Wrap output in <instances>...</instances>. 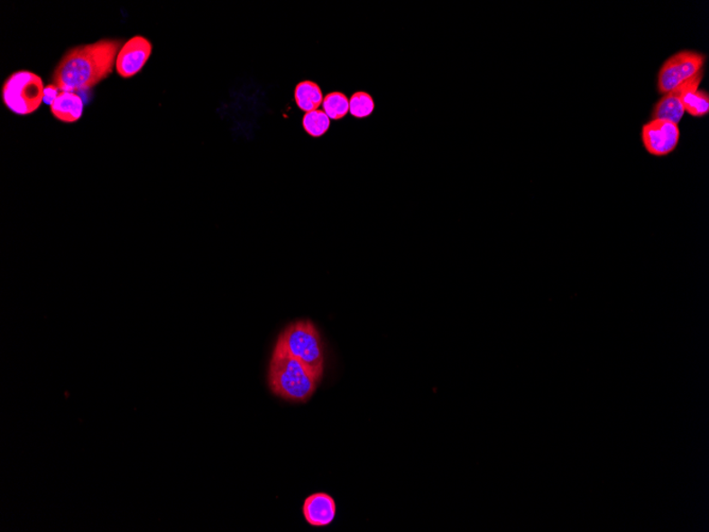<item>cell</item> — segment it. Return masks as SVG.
Instances as JSON below:
<instances>
[{"instance_id": "cell-1", "label": "cell", "mask_w": 709, "mask_h": 532, "mask_svg": "<svg viewBox=\"0 0 709 532\" xmlns=\"http://www.w3.org/2000/svg\"><path fill=\"white\" fill-rule=\"evenodd\" d=\"M122 47L120 40L105 39L71 48L53 71V84L65 92L93 89L112 74Z\"/></svg>"}, {"instance_id": "cell-2", "label": "cell", "mask_w": 709, "mask_h": 532, "mask_svg": "<svg viewBox=\"0 0 709 532\" xmlns=\"http://www.w3.org/2000/svg\"><path fill=\"white\" fill-rule=\"evenodd\" d=\"M320 383L302 362L275 344L268 372L269 388L274 396L290 403H306Z\"/></svg>"}, {"instance_id": "cell-3", "label": "cell", "mask_w": 709, "mask_h": 532, "mask_svg": "<svg viewBox=\"0 0 709 532\" xmlns=\"http://www.w3.org/2000/svg\"><path fill=\"white\" fill-rule=\"evenodd\" d=\"M281 348L299 359L322 382L326 350L320 331L310 320H299L281 331L278 341Z\"/></svg>"}, {"instance_id": "cell-4", "label": "cell", "mask_w": 709, "mask_h": 532, "mask_svg": "<svg viewBox=\"0 0 709 532\" xmlns=\"http://www.w3.org/2000/svg\"><path fill=\"white\" fill-rule=\"evenodd\" d=\"M44 83L32 71L14 72L5 81L2 97L5 107L16 115H30L38 110L44 100Z\"/></svg>"}, {"instance_id": "cell-5", "label": "cell", "mask_w": 709, "mask_h": 532, "mask_svg": "<svg viewBox=\"0 0 709 532\" xmlns=\"http://www.w3.org/2000/svg\"><path fill=\"white\" fill-rule=\"evenodd\" d=\"M705 57L695 51H684L673 54L659 70L658 92L667 94L683 86L704 68Z\"/></svg>"}, {"instance_id": "cell-6", "label": "cell", "mask_w": 709, "mask_h": 532, "mask_svg": "<svg viewBox=\"0 0 709 532\" xmlns=\"http://www.w3.org/2000/svg\"><path fill=\"white\" fill-rule=\"evenodd\" d=\"M678 125L666 120L652 119L642 126L641 140L649 154L662 157L669 155L680 143Z\"/></svg>"}, {"instance_id": "cell-7", "label": "cell", "mask_w": 709, "mask_h": 532, "mask_svg": "<svg viewBox=\"0 0 709 532\" xmlns=\"http://www.w3.org/2000/svg\"><path fill=\"white\" fill-rule=\"evenodd\" d=\"M152 53V44L143 36L136 35L124 44L118 52L116 70L119 76L129 79L138 74Z\"/></svg>"}, {"instance_id": "cell-8", "label": "cell", "mask_w": 709, "mask_h": 532, "mask_svg": "<svg viewBox=\"0 0 709 532\" xmlns=\"http://www.w3.org/2000/svg\"><path fill=\"white\" fill-rule=\"evenodd\" d=\"M703 70L698 75L690 79L689 81L684 83L683 86L678 87L671 92L667 93L657 105H655L652 117L653 119L666 120L678 125L684 117L683 98L691 89H698L703 79Z\"/></svg>"}, {"instance_id": "cell-9", "label": "cell", "mask_w": 709, "mask_h": 532, "mask_svg": "<svg viewBox=\"0 0 709 532\" xmlns=\"http://www.w3.org/2000/svg\"><path fill=\"white\" fill-rule=\"evenodd\" d=\"M302 510L306 522L312 527H327L335 521L336 504L332 495L318 492L304 500Z\"/></svg>"}, {"instance_id": "cell-10", "label": "cell", "mask_w": 709, "mask_h": 532, "mask_svg": "<svg viewBox=\"0 0 709 532\" xmlns=\"http://www.w3.org/2000/svg\"><path fill=\"white\" fill-rule=\"evenodd\" d=\"M51 111L60 122L73 124L82 117L83 100L79 95L74 92L61 90L51 105Z\"/></svg>"}, {"instance_id": "cell-11", "label": "cell", "mask_w": 709, "mask_h": 532, "mask_svg": "<svg viewBox=\"0 0 709 532\" xmlns=\"http://www.w3.org/2000/svg\"><path fill=\"white\" fill-rule=\"evenodd\" d=\"M294 100L305 113L318 110L323 104L324 96L321 88L312 81L299 82L294 89Z\"/></svg>"}, {"instance_id": "cell-12", "label": "cell", "mask_w": 709, "mask_h": 532, "mask_svg": "<svg viewBox=\"0 0 709 532\" xmlns=\"http://www.w3.org/2000/svg\"><path fill=\"white\" fill-rule=\"evenodd\" d=\"M685 113L694 117H703L709 112V96L705 90L691 89L684 96Z\"/></svg>"}, {"instance_id": "cell-13", "label": "cell", "mask_w": 709, "mask_h": 532, "mask_svg": "<svg viewBox=\"0 0 709 532\" xmlns=\"http://www.w3.org/2000/svg\"><path fill=\"white\" fill-rule=\"evenodd\" d=\"M322 106L323 111L326 112L329 119H342L350 112V100L340 92L330 93L324 97Z\"/></svg>"}, {"instance_id": "cell-14", "label": "cell", "mask_w": 709, "mask_h": 532, "mask_svg": "<svg viewBox=\"0 0 709 532\" xmlns=\"http://www.w3.org/2000/svg\"><path fill=\"white\" fill-rule=\"evenodd\" d=\"M303 128L312 137H321L330 128V119L324 111L316 110L306 113L303 117Z\"/></svg>"}, {"instance_id": "cell-15", "label": "cell", "mask_w": 709, "mask_h": 532, "mask_svg": "<svg viewBox=\"0 0 709 532\" xmlns=\"http://www.w3.org/2000/svg\"><path fill=\"white\" fill-rule=\"evenodd\" d=\"M375 110V102L372 96L365 92L354 93L350 99V113L356 118L369 117Z\"/></svg>"}, {"instance_id": "cell-16", "label": "cell", "mask_w": 709, "mask_h": 532, "mask_svg": "<svg viewBox=\"0 0 709 532\" xmlns=\"http://www.w3.org/2000/svg\"><path fill=\"white\" fill-rule=\"evenodd\" d=\"M59 90L60 89L57 86H55V84H51V86L46 87L44 92L45 104L51 106L53 100H55L58 95L60 94Z\"/></svg>"}]
</instances>
